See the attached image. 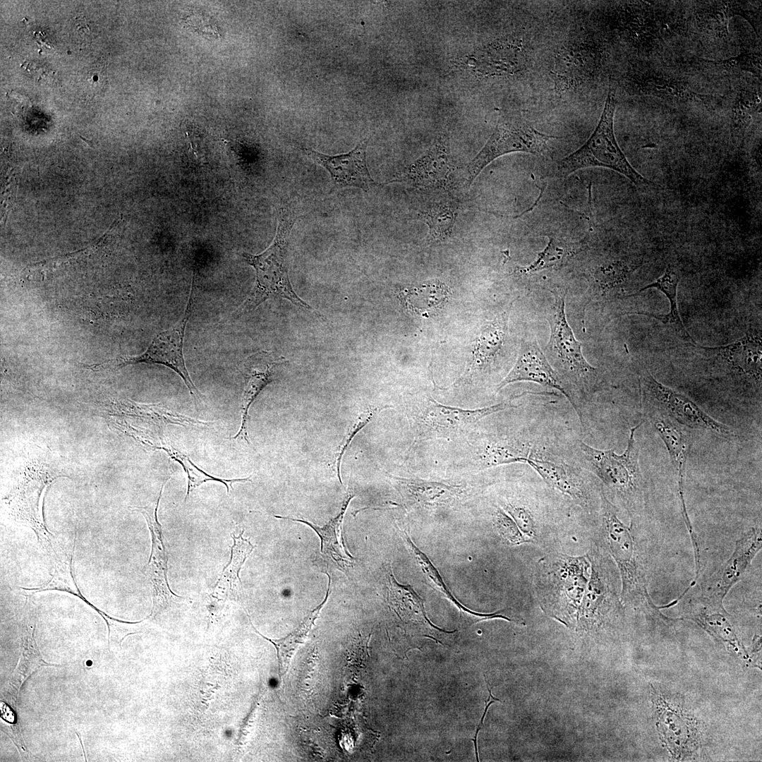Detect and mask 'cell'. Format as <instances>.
Masks as SVG:
<instances>
[{
  "mask_svg": "<svg viewBox=\"0 0 762 762\" xmlns=\"http://www.w3.org/2000/svg\"><path fill=\"white\" fill-rule=\"evenodd\" d=\"M549 291L554 296V303L546 315L550 335L545 349V356L561 378L567 399L585 428L583 408L599 390L601 375L584 358L582 344L575 338L567 322L564 310L567 291L558 289Z\"/></svg>",
  "mask_w": 762,
  "mask_h": 762,
  "instance_id": "cell-1",
  "label": "cell"
},
{
  "mask_svg": "<svg viewBox=\"0 0 762 762\" xmlns=\"http://www.w3.org/2000/svg\"><path fill=\"white\" fill-rule=\"evenodd\" d=\"M643 421L630 428L627 448L618 454L615 449H599L577 440L585 467L597 476L625 509L631 525L646 505V484L639 467V446L635 434Z\"/></svg>",
  "mask_w": 762,
  "mask_h": 762,
  "instance_id": "cell-2",
  "label": "cell"
},
{
  "mask_svg": "<svg viewBox=\"0 0 762 762\" xmlns=\"http://www.w3.org/2000/svg\"><path fill=\"white\" fill-rule=\"evenodd\" d=\"M296 219L294 213L289 208H282L272 245L258 255L243 253L246 262L255 269L256 279L251 293L238 309L241 313L255 310L270 297H279L289 301L298 308L320 315L296 294L289 277L286 253L290 231Z\"/></svg>",
  "mask_w": 762,
  "mask_h": 762,
  "instance_id": "cell-3",
  "label": "cell"
},
{
  "mask_svg": "<svg viewBox=\"0 0 762 762\" xmlns=\"http://www.w3.org/2000/svg\"><path fill=\"white\" fill-rule=\"evenodd\" d=\"M589 555H548L536 566L535 590L543 607L568 617L580 605L591 574Z\"/></svg>",
  "mask_w": 762,
  "mask_h": 762,
  "instance_id": "cell-4",
  "label": "cell"
},
{
  "mask_svg": "<svg viewBox=\"0 0 762 762\" xmlns=\"http://www.w3.org/2000/svg\"><path fill=\"white\" fill-rule=\"evenodd\" d=\"M600 535L602 542L616 564L620 578L623 600L655 608L649 595L646 572L642 564L631 526H626L617 515V507L600 492Z\"/></svg>",
  "mask_w": 762,
  "mask_h": 762,
  "instance_id": "cell-5",
  "label": "cell"
},
{
  "mask_svg": "<svg viewBox=\"0 0 762 762\" xmlns=\"http://www.w3.org/2000/svg\"><path fill=\"white\" fill-rule=\"evenodd\" d=\"M615 107V90L610 88L595 131L579 149L558 162L559 176H567L583 168L604 167L624 175L637 186L650 183L631 165L617 142L614 132Z\"/></svg>",
  "mask_w": 762,
  "mask_h": 762,
  "instance_id": "cell-6",
  "label": "cell"
},
{
  "mask_svg": "<svg viewBox=\"0 0 762 762\" xmlns=\"http://www.w3.org/2000/svg\"><path fill=\"white\" fill-rule=\"evenodd\" d=\"M514 407L510 402H501L480 409H464L444 405L429 396L412 405L408 412L413 433L410 450L425 441L452 440L462 437L485 417Z\"/></svg>",
  "mask_w": 762,
  "mask_h": 762,
  "instance_id": "cell-7",
  "label": "cell"
},
{
  "mask_svg": "<svg viewBox=\"0 0 762 762\" xmlns=\"http://www.w3.org/2000/svg\"><path fill=\"white\" fill-rule=\"evenodd\" d=\"M554 138L538 131L519 112L500 115L485 145L467 167L468 185L488 164L504 155L516 152L548 154Z\"/></svg>",
  "mask_w": 762,
  "mask_h": 762,
  "instance_id": "cell-8",
  "label": "cell"
},
{
  "mask_svg": "<svg viewBox=\"0 0 762 762\" xmlns=\"http://www.w3.org/2000/svg\"><path fill=\"white\" fill-rule=\"evenodd\" d=\"M194 283L193 277L185 315L182 320L174 327L157 334L143 353L138 356H121L101 363L82 364V366L92 371H103L138 363L163 365L170 368L182 378L194 399L195 404H197L203 395L191 380L185 364L183 353L185 330L193 303Z\"/></svg>",
  "mask_w": 762,
  "mask_h": 762,
  "instance_id": "cell-9",
  "label": "cell"
},
{
  "mask_svg": "<svg viewBox=\"0 0 762 762\" xmlns=\"http://www.w3.org/2000/svg\"><path fill=\"white\" fill-rule=\"evenodd\" d=\"M642 406L646 411L663 414L691 429L706 430L724 438H731L734 431L713 418L686 395L667 387L644 370L639 377Z\"/></svg>",
  "mask_w": 762,
  "mask_h": 762,
  "instance_id": "cell-10",
  "label": "cell"
},
{
  "mask_svg": "<svg viewBox=\"0 0 762 762\" xmlns=\"http://www.w3.org/2000/svg\"><path fill=\"white\" fill-rule=\"evenodd\" d=\"M762 547L761 528L753 527L737 541L732 555L713 573L701 588L696 600L716 607H723L722 602L730 590L743 577Z\"/></svg>",
  "mask_w": 762,
  "mask_h": 762,
  "instance_id": "cell-11",
  "label": "cell"
},
{
  "mask_svg": "<svg viewBox=\"0 0 762 762\" xmlns=\"http://www.w3.org/2000/svg\"><path fill=\"white\" fill-rule=\"evenodd\" d=\"M454 168L449 138L446 133H441L423 155L389 183H406L421 188L445 189L449 184Z\"/></svg>",
  "mask_w": 762,
  "mask_h": 762,
  "instance_id": "cell-12",
  "label": "cell"
},
{
  "mask_svg": "<svg viewBox=\"0 0 762 762\" xmlns=\"http://www.w3.org/2000/svg\"><path fill=\"white\" fill-rule=\"evenodd\" d=\"M367 145L368 140H363L350 152L332 156L311 147L301 146V150L306 157L328 171L334 188L353 187L368 191L377 186V183L368 169Z\"/></svg>",
  "mask_w": 762,
  "mask_h": 762,
  "instance_id": "cell-13",
  "label": "cell"
},
{
  "mask_svg": "<svg viewBox=\"0 0 762 762\" xmlns=\"http://www.w3.org/2000/svg\"><path fill=\"white\" fill-rule=\"evenodd\" d=\"M282 356L270 351L260 350L248 356L238 365L244 380L241 399V422L238 433L231 440L243 441L250 445L248 433L249 410L262 389L274 380L277 369L286 363Z\"/></svg>",
  "mask_w": 762,
  "mask_h": 762,
  "instance_id": "cell-14",
  "label": "cell"
},
{
  "mask_svg": "<svg viewBox=\"0 0 762 762\" xmlns=\"http://www.w3.org/2000/svg\"><path fill=\"white\" fill-rule=\"evenodd\" d=\"M52 461L49 451L37 450L25 466L13 500L28 519L40 520L39 502L43 490L55 479L65 476Z\"/></svg>",
  "mask_w": 762,
  "mask_h": 762,
  "instance_id": "cell-15",
  "label": "cell"
},
{
  "mask_svg": "<svg viewBox=\"0 0 762 762\" xmlns=\"http://www.w3.org/2000/svg\"><path fill=\"white\" fill-rule=\"evenodd\" d=\"M170 478L171 477H169L162 485L157 502L153 505L130 507L143 515L150 531L152 550L145 572L152 585L155 607L157 609L166 607L170 603L182 598L171 590L168 583L167 556L163 541L162 526L157 516L164 487Z\"/></svg>",
  "mask_w": 762,
  "mask_h": 762,
  "instance_id": "cell-16",
  "label": "cell"
},
{
  "mask_svg": "<svg viewBox=\"0 0 762 762\" xmlns=\"http://www.w3.org/2000/svg\"><path fill=\"white\" fill-rule=\"evenodd\" d=\"M553 489L572 499L581 507H590L591 495L582 471L561 460L534 452L526 463Z\"/></svg>",
  "mask_w": 762,
  "mask_h": 762,
  "instance_id": "cell-17",
  "label": "cell"
},
{
  "mask_svg": "<svg viewBox=\"0 0 762 762\" xmlns=\"http://www.w3.org/2000/svg\"><path fill=\"white\" fill-rule=\"evenodd\" d=\"M523 381L532 382L543 387L557 389L567 398L561 378L538 346L535 338L523 340L514 365L500 382L497 391L511 383Z\"/></svg>",
  "mask_w": 762,
  "mask_h": 762,
  "instance_id": "cell-18",
  "label": "cell"
},
{
  "mask_svg": "<svg viewBox=\"0 0 762 762\" xmlns=\"http://www.w3.org/2000/svg\"><path fill=\"white\" fill-rule=\"evenodd\" d=\"M508 314L503 312L486 321L480 330L464 373L454 382L456 386L473 381L491 367L502 349L508 332Z\"/></svg>",
  "mask_w": 762,
  "mask_h": 762,
  "instance_id": "cell-19",
  "label": "cell"
},
{
  "mask_svg": "<svg viewBox=\"0 0 762 762\" xmlns=\"http://www.w3.org/2000/svg\"><path fill=\"white\" fill-rule=\"evenodd\" d=\"M653 427L664 442L677 477L681 511L688 516L684 500V477L691 440L686 428L655 411L645 412Z\"/></svg>",
  "mask_w": 762,
  "mask_h": 762,
  "instance_id": "cell-20",
  "label": "cell"
},
{
  "mask_svg": "<svg viewBox=\"0 0 762 762\" xmlns=\"http://www.w3.org/2000/svg\"><path fill=\"white\" fill-rule=\"evenodd\" d=\"M474 466L480 470L514 463L525 464L532 445L516 436L483 435L473 445Z\"/></svg>",
  "mask_w": 762,
  "mask_h": 762,
  "instance_id": "cell-21",
  "label": "cell"
},
{
  "mask_svg": "<svg viewBox=\"0 0 762 762\" xmlns=\"http://www.w3.org/2000/svg\"><path fill=\"white\" fill-rule=\"evenodd\" d=\"M390 477L406 502L425 507L451 505L464 497L466 492L461 485L419 478Z\"/></svg>",
  "mask_w": 762,
  "mask_h": 762,
  "instance_id": "cell-22",
  "label": "cell"
},
{
  "mask_svg": "<svg viewBox=\"0 0 762 762\" xmlns=\"http://www.w3.org/2000/svg\"><path fill=\"white\" fill-rule=\"evenodd\" d=\"M643 264L642 260H616L598 265L585 274L588 297L591 300L606 298L621 287L631 274Z\"/></svg>",
  "mask_w": 762,
  "mask_h": 762,
  "instance_id": "cell-23",
  "label": "cell"
},
{
  "mask_svg": "<svg viewBox=\"0 0 762 762\" xmlns=\"http://www.w3.org/2000/svg\"><path fill=\"white\" fill-rule=\"evenodd\" d=\"M715 349L734 373L761 381L762 346L758 333H747L732 344Z\"/></svg>",
  "mask_w": 762,
  "mask_h": 762,
  "instance_id": "cell-24",
  "label": "cell"
},
{
  "mask_svg": "<svg viewBox=\"0 0 762 762\" xmlns=\"http://www.w3.org/2000/svg\"><path fill=\"white\" fill-rule=\"evenodd\" d=\"M355 495L347 493L342 503L341 510L337 516L331 519L324 526H319L306 520L294 519L289 516L275 515L279 519H289L306 524L313 528L319 536L320 539L321 552L331 558L334 563L343 569L351 567L354 558L347 551L344 546L342 537V524L347 507Z\"/></svg>",
  "mask_w": 762,
  "mask_h": 762,
  "instance_id": "cell-25",
  "label": "cell"
},
{
  "mask_svg": "<svg viewBox=\"0 0 762 762\" xmlns=\"http://www.w3.org/2000/svg\"><path fill=\"white\" fill-rule=\"evenodd\" d=\"M679 280L680 274L678 270L674 267L668 266L661 277H658L652 283L640 289L636 294L628 295L626 297L635 296L641 294V292L652 288L660 291L665 295L670 301V310L667 314L664 315H655L646 312H639L636 313L653 317L658 320L665 325L672 329L680 337L696 344L684 327L678 310L677 298V287Z\"/></svg>",
  "mask_w": 762,
  "mask_h": 762,
  "instance_id": "cell-26",
  "label": "cell"
},
{
  "mask_svg": "<svg viewBox=\"0 0 762 762\" xmlns=\"http://www.w3.org/2000/svg\"><path fill=\"white\" fill-rule=\"evenodd\" d=\"M388 600L400 615L411 623L438 629L428 619L423 600L409 585L400 584L394 578L390 568L387 574Z\"/></svg>",
  "mask_w": 762,
  "mask_h": 762,
  "instance_id": "cell-27",
  "label": "cell"
},
{
  "mask_svg": "<svg viewBox=\"0 0 762 762\" xmlns=\"http://www.w3.org/2000/svg\"><path fill=\"white\" fill-rule=\"evenodd\" d=\"M458 210V202L445 198L433 201L419 212L421 219L428 226L430 242L444 241L451 236Z\"/></svg>",
  "mask_w": 762,
  "mask_h": 762,
  "instance_id": "cell-28",
  "label": "cell"
},
{
  "mask_svg": "<svg viewBox=\"0 0 762 762\" xmlns=\"http://www.w3.org/2000/svg\"><path fill=\"white\" fill-rule=\"evenodd\" d=\"M582 250L583 245L580 243L549 237L547 246L538 254L536 259L527 266L518 267L514 272L529 274L545 270L560 269Z\"/></svg>",
  "mask_w": 762,
  "mask_h": 762,
  "instance_id": "cell-29",
  "label": "cell"
},
{
  "mask_svg": "<svg viewBox=\"0 0 762 762\" xmlns=\"http://www.w3.org/2000/svg\"><path fill=\"white\" fill-rule=\"evenodd\" d=\"M157 440L156 443L153 444V447L156 449L164 450L172 459L179 462L187 475L188 488L185 497V502L195 488L208 481H216L223 483L226 488L227 493L229 492L231 488H233V483L251 481L250 477L224 479L212 476L198 467L190 460L188 455L180 451L176 447L174 446V445L169 442L168 439L167 440L166 437H162L161 435H159Z\"/></svg>",
  "mask_w": 762,
  "mask_h": 762,
  "instance_id": "cell-30",
  "label": "cell"
},
{
  "mask_svg": "<svg viewBox=\"0 0 762 762\" xmlns=\"http://www.w3.org/2000/svg\"><path fill=\"white\" fill-rule=\"evenodd\" d=\"M449 294L445 284L434 281L406 289L399 292V297L408 310L425 316L445 303Z\"/></svg>",
  "mask_w": 762,
  "mask_h": 762,
  "instance_id": "cell-31",
  "label": "cell"
},
{
  "mask_svg": "<svg viewBox=\"0 0 762 762\" xmlns=\"http://www.w3.org/2000/svg\"><path fill=\"white\" fill-rule=\"evenodd\" d=\"M327 575L329 577V583L324 600L316 608L311 611L301 624L290 634L279 639H270L263 636L256 631L264 639L270 641L276 648L281 675H284L287 671L294 654L298 646L304 643L308 634L314 626L315 622L318 617L321 610L327 601L330 590L331 577L328 574H327Z\"/></svg>",
  "mask_w": 762,
  "mask_h": 762,
  "instance_id": "cell-32",
  "label": "cell"
},
{
  "mask_svg": "<svg viewBox=\"0 0 762 762\" xmlns=\"http://www.w3.org/2000/svg\"><path fill=\"white\" fill-rule=\"evenodd\" d=\"M243 531L238 536L232 535L234 544L231 550L229 562L224 567L214 590H229L235 591L241 590V581L239 578V572L245 561L253 552V545L247 539L243 538Z\"/></svg>",
  "mask_w": 762,
  "mask_h": 762,
  "instance_id": "cell-33",
  "label": "cell"
},
{
  "mask_svg": "<svg viewBox=\"0 0 762 762\" xmlns=\"http://www.w3.org/2000/svg\"><path fill=\"white\" fill-rule=\"evenodd\" d=\"M760 99L754 93H742L732 111L730 133L733 142L742 138L751 122V113L759 104Z\"/></svg>",
  "mask_w": 762,
  "mask_h": 762,
  "instance_id": "cell-34",
  "label": "cell"
},
{
  "mask_svg": "<svg viewBox=\"0 0 762 762\" xmlns=\"http://www.w3.org/2000/svg\"><path fill=\"white\" fill-rule=\"evenodd\" d=\"M503 510L515 521L521 533L533 542L537 537V526L531 510L518 502H507L502 504Z\"/></svg>",
  "mask_w": 762,
  "mask_h": 762,
  "instance_id": "cell-35",
  "label": "cell"
},
{
  "mask_svg": "<svg viewBox=\"0 0 762 762\" xmlns=\"http://www.w3.org/2000/svg\"><path fill=\"white\" fill-rule=\"evenodd\" d=\"M493 521L500 536L509 545L531 543L521 533L513 519L501 508L494 512Z\"/></svg>",
  "mask_w": 762,
  "mask_h": 762,
  "instance_id": "cell-36",
  "label": "cell"
},
{
  "mask_svg": "<svg viewBox=\"0 0 762 762\" xmlns=\"http://www.w3.org/2000/svg\"><path fill=\"white\" fill-rule=\"evenodd\" d=\"M389 406H385L382 407H375L368 409L362 413L356 420L352 427L349 430L346 435L344 437L342 442L339 444L337 450L335 454V465L337 473V476L341 484L342 480L341 478L340 468L341 463L343 455L348 447L350 445L353 437L356 435L364 428L374 417V416L379 411L389 408Z\"/></svg>",
  "mask_w": 762,
  "mask_h": 762,
  "instance_id": "cell-37",
  "label": "cell"
},
{
  "mask_svg": "<svg viewBox=\"0 0 762 762\" xmlns=\"http://www.w3.org/2000/svg\"><path fill=\"white\" fill-rule=\"evenodd\" d=\"M650 80L651 87L648 90L651 95L662 97H671L676 99L697 98V95L694 92L682 86L677 82L653 77L651 78Z\"/></svg>",
  "mask_w": 762,
  "mask_h": 762,
  "instance_id": "cell-38",
  "label": "cell"
},
{
  "mask_svg": "<svg viewBox=\"0 0 762 762\" xmlns=\"http://www.w3.org/2000/svg\"><path fill=\"white\" fill-rule=\"evenodd\" d=\"M485 682H486V683H487V689H488V691H489V697H488V700L486 701V705H485V710H484L483 714V715H482V718H481V719H480V721L479 724H478V727H477V729H476V734H475L474 739H472V740L473 741V743H474V746H475V751H476V759H477V761H479V758H478V749H477V736H478V733L479 730H480L481 729V727H482V725H483V721H484V718H485V715H486V713H487V711H488V709L489 706H490V705H491L492 703H495V701H500V700L499 698H495V697H494V696H492V692H491V690H490V688H489V686H490V684H489V683L488 682V681H487V679H486V678H485Z\"/></svg>",
  "mask_w": 762,
  "mask_h": 762,
  "instance_id": "cell-39",
  "label": "cell"
},
{
  "mask_svg": "<svg viewBox=\"0 0 762 762\" xmlns=\"http://www.w3.org/2000/svg\"><path fill=\"white\" fill-rule=\"evenodd\" d=\"M15 186H16V183H12L11 184H9V186H8V188L5 191V192L7 193V195H4V205H3L4 212V216L8 211V208L10 207H9L10 206V202L13 201V198L15 197V193H16Z\"/></svg>",
  "mask_w": 762,
  "mask_h": 762,
  "instance_id": "cell-40",
  "label": "cell"
}]
</instances>
